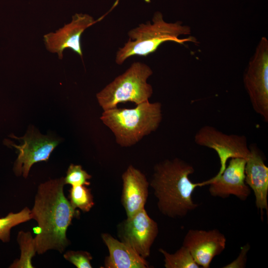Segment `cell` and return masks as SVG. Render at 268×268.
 Segmentation results:
<instances>
[{
	"label": "cell",
	"instance_id": "obj_13",
	"mask_svg": "<svg viewBox=\"0 0 268 268\" xmlns=\"http://www.w3.org/2000/svg\"><path fill=\"white\" fill-rule=\"evenodd\" d=\"M249 148L250 152L245 166V181L254 192L256 206L263 219L264 210L268 213V168L258 148L254 146Z\"/></svg>",
	"mask_w": 268,
	"mask_h": 268
},
{
	"label": "cell",
	"instance_id": "obj_5",
	"mask_svg": "<svg viewBox=\"0 0 268 268\" xmlns=\"http://www.w3.org/2000/svg\"><path fill=\"white\" fill-rule=\"evenodd\" d=\"M152 73L146 64L139 62L133 63L97 93L99 105L105 111L117 107L121 103L131 102L137 105L148 101L153 89L147 81Z\"/></svg>",
	"mask_w": 268,
	"mask_h": 268
},
{
	"label": "cell",
	"instance_id": "obj_2",
	"mask_svg": "<svg viewBox=\"0 0 268 268\" xmlns=\"http://www.w3.org/2000/svg\"><path fill=\"white\" fill-rule=\"evenodd\" d=\"M194 172L192 165L178 158L155 165L149 185L157 200V207L163 215L182 217L199 206L194 202L192 194L196 188L203 185L190 180L189 175Z\"/></svg>",
	"mask_w": 268,
	"mask_h": 268
},
{
	"label": "cell",
	"instance_id": "obj_12",
	"mask_svg": "<svg viewBox=\"0 0 268 268\" xmlns=\"http://www.w3.org/2000/svg\"><path fill=\"white\" fill-rule=\"evenodd\" d=\"M226 244L225 236L217 229H191L186 234L182 245L188 249L200 267L208 268L213 258L224 250Z\"/></svg>",
	"mask_w": 268,
	"mask_h": 268
},
{
	"label": "cell",
	"instance_id": "obj_20",
	"mask_svg": "<svg viewBox=\"0 0 268 268\" xmlns=\"http://www.w3.org/2000/svg\"><path fill=\"white\" fill-rule=\"evenodd\" d=\"M91 178V176L83 170L81 165L71 164L67 169L64 180L65 184L71 186H89L90 183L88 180Z\"/></svg>",
	"mask_w": 268,
	"mask_h": 268
},
{
	"label": "cell",
	"instance_id": "obj_17",
	"mask_svg": "<svg viewBox=\"0 0 268 268\" xmlns=\"http://www.w3.org/2000/svg\"><path fill=\"white\" fill-rule=\"evenodd\" d=\"M158 250L164 256L166 268H201L195 261L188 249L183 245L173 254L169 253L162 248Z\"/></svg>",
	"mask_w": 268,
	"mask_h": 268
},
{
	"label": "cell",
	"instance_id": "obj_16",
	"mask_svg": "<svg viewBox=\"0 0 268 268\" xmlns=\"http://www.w3.org/2000/svg\"><path fill=\"white\" fill-rule=\"evenodd\" d=\"M17 241L20 249V256L9 266L10 268H33L32 259L37 253L34 238L29 231H20Z\"/></svg>",
	"mask_w": 268,
	"mask_h": 268
},
{
	"label": "cell",
	"instance_id": "obj_10",
	"mask_svg": "<svg viewBox=\"0 0 268 268\" xmlns=\"http://www.w3.org/2000/svg\"><path fill=\"white\" fill-rule=\"evenodd\" d=\"M93 17L87 14L75 13L70 23L56 31L44 35L46 49L56 53L59 59L63 58V51L70 49L81 58L83 56L80 37L84 31L95 23Z\"/></svg>",
	"mask_w": 268,
	"mask_h": 268
},
{
	"label": "cell",
	"instance_id": "obj_3",
	"mask_svg": "<svg viewBox=\"0 0 268 268\" xmlns=\"http://www.w3.org/2000/svg\"><path fill=\"white\" fill-rule=\"evenodd\" d=\"M114 134L122 147L131 146L156 131L162 120L160 102L148 101L134 108H115L103 111L100 118Z\"/></svg>",
	"mask_w": 268,
	"mask_h": 268
},
{
	"label": "cell",
	"instance_id": "obj_15",
	"mask_svg": "<svg viewBox=\"0 0 268 268\" xmlns=\"http://www.w3.org/2000/svg\"><path fill=\"white\" fill-rule=\"evenodd\" d=\"M102 239L109 255L106 257L104 268H147L148 262L128 244L115 239L110 234L102 233Z\"/></svg>",
	"mask_w": 268,
	"mask_h": 268
},
{
	"label": "cell",
	"instance_id": "obj_6",
	"mask_svg": "<svg viewBox=\"0 0 268 268\" xmlns=\"http://www.w3.org/2000/svg\"><path fill=\"white\" fill-rule=\"evenodd\" d=\"M245 87L254 110L268 122V41L261 38L244 75Z\"/></svg>",
	"mask_w": 268,
	"mask_h": 268
},
{
	"label": "cell",
	"instance_id": "obj_9",
	"mask_svg": "<svg viewBox=\"0 0 268 268\" xmlns=\"http://www.w3.org/2000/svg\"><path fill=\"white\" fill-rule=\"evenodd\" d=\"M159 232L156 221L149 216L144 208L120 223L118 236L144 259L150 254L151 247Z\"/></svg>",
	"mask_w": 268,
	"mask_h": 268
},
{
	"label": "cell",
	"instance_id": "obj_22",
	"mask_svg": "<svg viewBox=\"0 0 268 268\" xmlns=\"http://www.w3.org/2000/svg\"><path fill=\"white\" fill-rule=\"evenodd\" d=\"M250 246L247 244L241 248L238 257L233 262L226 265L225 268H245L247 263V255Z\"/></svg>",
	"mask_w": 268,
	"mask_h": 268
},
{
	"label": "cell",
	"instance_id": "obj_18",
	"mask_svg": "<svg viewBox=\"0 0 268 268\" xmlns=\"http://www.w3.org/2000/svg\"><path fill=\"white\" fill-rule=\"evenodd\" d=\"M32 219L31 210L25 207L18 212H9L5 216L0 218V240L8 243L10 240L11 229Z\"/></svg>",
	"mask_w": 268,
	"mask_h": 268
},
{
	"label": "cell",
	"instance_id": "obj_14",
	"mask_svg": "<svg viewBox=\"0 0 268 268\" xmlns=\"http://www.w3.org/2000/svg\"><path fill=\"white\" fill-rule=\"evenodd\" d=\"M123 189L121 202L127 217L144 208L149 185L145 175L130 165L122 175Z\"/></svg>",
	"mask_w": 268,
	"mask_h": 268
},
{
	"label": "cell",
	"instance_id": "obj_1",
	"mask_svg": "<svg viewBox=\"0 0 268 268\" xmlns=\"http://www.w3.org/2000/svg\"><path fill=\"white\" fill-rule=\"evenodd\" d=\"M65 185L64 177H61L38 187L31 213L38 224L34 238L39 255L51 250L62 253L70 244L67 231L78 214L65 196Z\"/></svg>",
	"mask_w": 268,
	"mask_h": 268
},
{
	"label": "cell",
	"instance_id": "obj_19",
	"mask_svg": "<svg viewBox=\"0 0 268 268\" xmlns=\"http://www.w3.org/2000/svg\"><path fill=\"white\" fill-rule=\"evenodd\" d=\"M69 199L74 209L77 208L83 212L89 211L94 204L90 189L84 185L71 186Z\"/></svg>",
	"mask_w": 268,
	"mask_h": 268
},
{
	"label": "cell",
	"instance_id": "obj_11",
	"mask_svg": "<svg viewBox=\"0 0 268 268\" xmlns=\"http://www.w3.org/2000/svg\"><path fill=\"white\" fill-rule=\"evenodd\" d=\"M245 159L231 158L220 176L202 182V184L209 186L208 192L213 197L226 199L233 195L241 201H245L251 192L245 181Z\"/></svg>",
	"mask_w": 268,
	"mask_h": 268
},
{
	"label": "cell",
	"instance_id": "obj_21",
	"mask_svg": "<svg viewBox=\"0 0 268 268\" xmlns=\"http://www.w3.org/2000/svg\"><path fill=\"white\" fill-rule=\"evenodd\" d=\"M64 258L77 268H91V254L85 251H72L66 252Z\"/></svg>",
	"mask_w": 268,
	"mask_h": 268
},
{
	"label": "cell",
	"instance_id": "obj_4",
	"mask_svg": "<svg viewBox=\"0 0 268 268\" xmlns=\"http://www.w3.org/2000/svg\"><path fill=\"white\" fill-rule=\"evenodd\" d=\"M152 23H141L128 32L129 40L119 49L116 54V63L122 65L129 58L134 56H147L154 52L165 42H173L183 44L188 42L196 43L194 37L180 39L181 35L191 34V28L181 21L167 22L163 14L156 12Z\"/></svg>",
	"mask_w": 268,
	"mask_h": 268
},
{
	"label": "cell",
	"instance_id": "obj_7",
	"mask_svg": "<svg viewBox=\"0 0 268 268\" xmlns=\"http://www.w3.org/2000/svg\"><path fill=\"white\" fill-rule=\"evenodd\" d=\"M194 140L197 144L212 149L217 154L220 167L213 177L222 173L229 159L242 158L246 160L250 152L245 136L228 134L211 126L201 127L196 133Z\"/></svg>",
	"mask_w": 268,
	"mask_h": 268
},
{
	"label": "cell",
	"instance_id": "obj_8",
	"mask_svg": "<svg viewBox=\"0 0 268 268\" xmlns=\"http://www.w3.org/2000/svg\"><path fill=\"white\" fill-rule=\"evenodd\" d=\"M11 137L22 140L20 145L12 141L6 143L14 147L18 151V157L13 165V172L19 176L26 178L32 166L35 163L47 161L51 153L59 143L58 139L51 135H44L33 128L28 130L21 137L13 135Z\"/></svg>",
	"mask_w": 268,
	"mask_h": 268
}]
</instances>
